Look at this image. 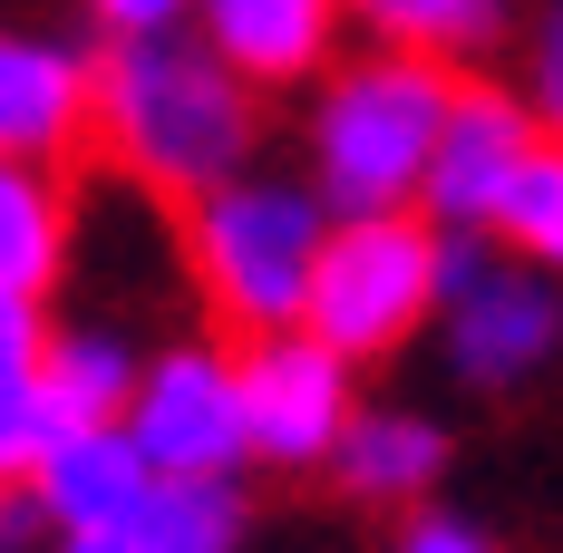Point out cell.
<instances>
[{
    "mask_svg": "<svg viewBox=\"0 0 563 553\" xmlns=\"http://www.w3.org/2000/svg\"><path fill=\"white\" fill-rule=\"evenodd\" d=\"M263 88H243L224 58L205 49L185 20L146 40H108L88 58V146H108L117 175H136L146 195H205L233 166H253L263 136Z\"/></svg>",
    "mask_w": 563,
    "mask_h": 553,
    "instance_id": "obj_1",
    "label": "cell"
},
{
    "mask_svg": "<svg viewBox=\"0 0 563 553\" xmlns=\"http://www.w3.org/2000/svg\"><path fill=\"white\" fill-rule=\"evenodd\" d=\"M321 195L301 175H253L233 166L224 185L185 195V273H195V301L224 321L233 340L253 331H291L301 321V281H311V253H321Z\"/></svg>",
    "mask_w": 563,
    "mask_h": 553,
    "instance_id": "obj_2",
    "label": "cell"
},
{
    "mask_svg": "<svg viewBox=\"0 0 563 553\" xmlns=\"http://www.w3.org/2000/svg\"><path fill=\"white\" fill-rule=\"evenodd\" d=\"M448 88H456V68H438V58H408V49L350 58L311 108V195H321V214L418 204V166H428Z\"/></svg>",
    "mask_w": 563,
    "mask_h": 553,
    "instance_id": "obj_3",
    "label": "cell"
},
{
    "mask_svg": "<svg viewBox=\"0 0 563 553\" xmlns=\"http://www.w3.org/2000/svg\"><path fill=\"white\" fill-rule=\"evenodd\" d=\"M438 311V223L428 214H331L321 223V253L301 281V331L340 350L350 369L360 360H389L428 331Z\"/></svg>",
    "mask_w": 563,
    "mask_h": 553,
    "instance_id": "obj_4",
    "label": "cell"
},
{
    "mask_svg": "<svg viewBox=\"0 0 563 553\" xmlns=\"http://www.w3.org/2000/svg\"><path fill=\"white\" fill-rule=\"evenodd\" d=\"M448 321V360L466 388H525L563 340L554 273L496 253L486 233H438V311Z\"/></svg>",
    "mask_w": 563,
    "mask_h": 553,
    "instance_id": "obj_5",
    "label": "cell"
},
{
    "mask_svg": "<svg viewBox=\"0 0 563 553\" xmlns=\"http://www.w3.org/2000/svg\"><path fill=\"white\" fill-rule=\"evenodd\" d=\"M117 428L136 438L146 476H243L253 466L224 340H166L156 360H136V388H126Z\"/></svg>",
    "mask_w": 563,
    "mask_h": 553,
    "instance_id": "obj_6",
    "label": "cell"
},
{
    "mask_svg": "<svg viewBox=\"0 0 563 553\" xmlns=\"http://www.w3.org/2000/svg\"><path fill=\"white\" fill-rule=\"evenodd\" d=\"M233 398H243V456L253 466H282V476H311L331 438L350 428L360 388H350V360L321 350L301 331H253L233 350Z\"/></svg>",
    "mask_w": 563,
    "mask_h": 553,
    "instance_id": "obj_7",
    "label": "cell"
},
{
    "mask_svg": "<svg viewBox=\"0 0 563 553\" xmlns=\"http://www.w3.org/2000/svg\"><path fill=\"white\" fill-rule=\"evenodd\" d=\"M544 136V117L525 108L515 88L496 78H456L448 108H438V136H428V166H418V204L408 214H428L438 233H476L486 204H496V185L515 175V156Z\"/></svg>",
    "mask_w": 563,
    "mask_h": 553,
    "instance_id": "obj_8",
    "label": "cell"
},
{
    "mask_svg": "<svg viewBox=\"0 0 563 553\" xmlns=\"http://www.w3.org/2000/svg\"><path fill=\"white\" fill-rule=\"evenodd\" d=\"M88 146V49L0 20V156L58 166Z\"/></svg>",
    "mask_w": 563,
    "mask_h": 553,
    "instance_id": "obj_9",
    "label": "cell"
},
{
    "mask_svg": "<svg viewBox=\"0 0 563 553\" xmlns=\"http://www.w3.org/2000/svg\"><path fill=\"white\" fill-rule=\"evenodd\" d=\"M185 30L224 58L243 88H301L340 49V0H185Z\"/></svg>",
    "mask_w": 563,
    "mask_h": 553,
    "instance_id": "obj_10",
    "label": "cell"
},
{
    "mask_svg": "<svg viewBox=\"0 0 563 553\" xmlns=\"http://www.w3.org/2000/svg\"><path fill=\"white\" fill-rule=\"evenodd\" d=\"M30 496L49 505L58 534H78V524H126V505L146 496V456H136V438H126L117 418H68V428H49V446L30 456Z\"/></svg>",
    "mask_w": 563,
    "mask_h": 553,
    "instance_id": "obj_11",
    "label": "cell"
},
{
    "mask_svg": "<svg viewBox=\"0 0 563 553\" xmlns=\"http://www.w3.org/2000/svg\"><path fill=\"white\" fill-rule=\"evenodd\" d=\"M350 505H428L448 476V428L418 408H350V428L321 456Z\"/></svg>",
    "mask_w": 563,
    "mask_h": 553,
    "instance_id": "obj_12",
    "label": "cell"
},
{
    "mask_svg": "<svg viewBox=\"0 0 563 553\" xmlns=\"http://www.w3.org/2000/svg\"><path fill=\"white\" fill-rule=\"evenodd\" d=\"M40 398H49V418H117L126 408V388H136V340L117 331V321H68V331L40 340Z\"/></svg>",
    "mask_w": 563,
    "mask_h": 553,
    "instance_id": "obj_13",
    "label": "cell"
},
{
    "mask_svg": "<svg viewBox=\"0 0 563 553\" xmlns=\"http://www.w3.org/2000/svg\"><path fill=\"white\" fill-rule=\"evenodd\" d=\"M340 20H360L379 49H408V58L456 68V58H476V49L506 40L515 0H340Z\"/></svg>",
    "mask_w": 563,
    "mask_h": 553,
    "instance_id": "obj_14",
    "label": "cell"
},
{
    "mask_svg": "<svg viewBox=\"0 0 563 553\" xmlns=\"http://www.w3.org/2000/svg\"><path fill=\"white\" fill-rule=\"evenodd\" d=\"M126 534L146 553H233L243 544V486L233 476H146L126 505Z\"/></svg>",
    "mask_w": 563,
    "mask_h": 553,
    "instance_id": "obj_15",
    "label": "cell"
},
{
    "mask_svg": "<svg viewBox=\"0 0 563 553\" xmlns=\"http://www.w3.org/2000/svg\"><path fill=\"white\" fill-rule=\"evenodd\" d=\"M58 273H68V204H58L49 166L0 156V281L49 291Z\"/></svg>",
    "mask_w": 563,
    "mask_h": 553,
    "instance_id": "obj_16",
    "label": "cell"
},
{
    "mask_svg": "<svg viewBox=\"0 0 563 553\" xmlns=\"http://www.w3.org/2000/svg\"><path fill=\"white\" fill-rule=\"evenodd\" d=\"M476 233H486L496 253H515V263L554 273V253H563V146L554 136H534V146L515 156V175L496 185V204H486Z\"/></svg>",
    "mask_w": 563,
    "mask_h": 553,
    "instance_id": "obj_17",
    "label": "cell"
},
{
    "mask_svg": "<svg viewBox=\"0 0 563 553\" xmlns=\"http://www.w3.org/2000/svg\"><path fill=\"white\" fill-rule=\"evenodd\" d=\"M49 398H40V369H0V486L30 476V456L49 446Z\"/></svg>",
    "mask_w": 563,
    "mask_h": 553,
    "instance_id": "obj_18",
    "label": "cell"
},
{
    "mask_svg": "<svg viewBox=\"0 0 563 553\" xmlns=\"http://www.w3.org/2000/svg\"><path fill=\"white\" fill-rule=\"evenodd\" d=\"M40 340H49V311H40V291L0 281V369H30V360H40Z\"/></svg>",
    "mask_w": 563,
    "mask_h": 553,
    "instance_id": "obj_19",
    "label": "cell"
},
{
    "mask_svg": "<svg viewBox=\"0 0 563 553\" xmlns=\"http://www.w3.org/2000/svg\"><path fill=\"white\" fill-rule=\"evenodd\" d=\"M389 553H506V544L486 524H466V515H408Z\"/></svg>",
    "mask_w": 563,
    "mask_h": 553,
    "instance_id": "obj_20",
    "label": "cell"
},
{
    "mask_svg": "<svg viewBox=\"0 0 563 553\" xmlns=\"http://www.w3.org/2000/svg\"><path fill=\"white\" fill-rule=\"evenodd\" d=\"M49 505L30 496V476H10V486H0V553H49Z\"/></svg>",
    "mask_w": 563,
    "mask_h": 553,
    "instance_id": "obj_21",
    "label": "cell"
},
{
    "mask_svg": "<svg viewBox=\"0 0 563 553\" xmlns=\"http://www.w3.org/2000/svg\"><path fill=\"white\" fill-rule=\"evenodd\" d=\"M88 20L108 40H146V30H175L185 20V0H88Z\"/></svg>",
    "mask_w": 563,
    "mask_h": 553,
    "instance_id": "obj_22",
    "label": "cell"
},
{
    "mask_svg": "<svg viewBox=\"0 0 563 553\" xmlns=\"http://www.w3.org/2000/svg\"><path fill=\"white\" fill-rule=\"evenodd\" d=\"M534 108H544V117L563 108V20H554V10L534 20Z\"/></svg>",
    "mask_w": 563,
    "mask_h": 553,
    "instance_id": "obj_23",
    "label": "cell"
},
{
    "mask_svg": "<svg viewBox=\"0 0 563 553\" xmlns=\"http://www.w3.org/2000/svg\"><path fill=\"white\" fill-rule=\"evenodd\" d=\"M49 553H146L126 524H78V534H49Z\"/></svg>",
    "mask_w": 563,
    "mask_h": 553,
    "instance_id": "obj_24",
    "label": "cell"
}]
</instances>
